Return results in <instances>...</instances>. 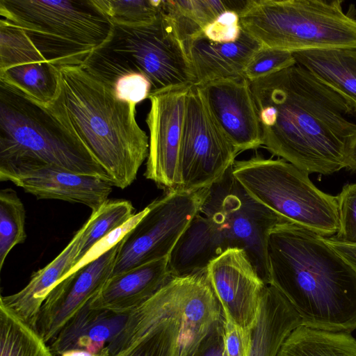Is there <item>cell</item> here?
<instances>
[{"label": "cell", "mask_w": 356, "mask_h": 356, "mask_svg": "<svg viewBox=\"0 0 356 356\" xmlns=\"http://www.w3.org/2000/svg\"><path fill=\"white\" fill-rule=\"evenodd\" d=\"M250 83L270 153L308 175L348 168L356 122L339 95L297 63Z\"/></svg>", "instance_id": "cell-1"}, {"label": "cell", "mask_w": 356, "mask_h": 356, "mask_svg": "<svg viewBox=\"0 0 356 356\" xmlns=\"http://www.w3.org/2000/svg\"><path fill=\"white\" fill-rule=\"evenodd\" d=\"M266 254L269 285L289 300L302 325L356 329V270L323 236L283 221L269 231Z\"/></svg>", "instance_id": "cell-2"}, {"label": "cell", "mask_w": 356, "mask_h": 356, "mask_svg": "<svg viewBox=\"0 0 356 356\" xmlns=\"http://www.w3.org/2000/svg\"><path fill=\"white\" fill-rule=\"evenodd\" d=\"M58 71V92L47 106L87 147L113 186L126 188L149 153V138L137 123L136 105L119 100L111 87L81 65Z\"/></svg>", "instance_id": "cell-3"}, {"label": "cell", "mask_w": 356, "mask_h": 356, "mask_svg": "<svg viewBox=\"0 0 356 356\" xmlns=\"http://www.w3.org/2000/svg\"><path fill=\"white\" fill-rule=\"evenodd\" d=\"M44 165L111 183L87 147L47 106L0 81V170Z\"/></svg>", "instance_id": "cell-4"}, {"label": "cell", "mask_w": 356, "mask_h": 356, "mask_svg": "<svg viewBox=\"0 0 356 356\" xmlns=\"http://www.w3.org/2000/svg\"><path fill=\"white\" fill-rule=\"evenodd\" d=\"M81 66L111 88L124 74H142L152 85L150 95L195 84L185 45L162 6L149 24H113L107 40Z\"/></svg>", "instance_id": "cell-5"}, {"label": "cell", "mask_w": 356, "mask_h": 356, "mask_svg": "<svg viewBox=\"0 0 356 356\" xmlns=\"http://www.w3.org/2000/svg\"><path fill=\"white\" fill-rule=\"evenodd\" d=\"M341 0H248L241 29L263 47L297 51L356 48V17Z\"/></svg>", "instance_id": "cell-6"}, {"label": "cell", "mask_w": 356, "mask_h": 356, "mask_svg": "<svg viewBox=\"0 0 356 356\" xmlns=\"http://www.w3.org/2000/svg\"><path fill=\"white\" fill-rule=\"evenodd\" d=\"M0 15L22 29L57 67L82 65L113 27L95 0H0Z\"/></svg>", "instance_id": "cell-7"}, {"label": "cell", "mask_w": 356, "mask_h": 356, "mask_svg": "<svg viewBox=\"0 0 356 356\" xmlns=\"http://www.w3.org/2000/svg\"><path fill=\"white\" fill-rule=\"evenodd\" d=\"M232 173L248 195L284 220L323 237L337 234L336 196L318 189L307 173L291 163L257 154L236 161Z\"/></svg>", "instance_id": "cell-8"}, {"label": "cell", "mask_w": 356, "mask_h": 356, "mask_svg": "<svg viewBox=\"0 0 356 356\" xmlns=\"http://www.w3.org/2000/svg\"><path fill=\"white\" fill-rule=\"evenodd\" d=\"M200 213L207 217L211 237L222 253L243 249L267 285L270 275L266 244L269 231L286 221L254 200L235 179L230 168L209 188Z\"/></svg>", "instance_id": "cell-9"}, {"label": "cell", "mask_w": 356, "mask_h": 356, "mask_svg": "<svg viewBox=\"0 0 356 356\" xmlns=\"http://www.w3.org/2000/svg\"><path fill=\"white\" fill-rule=\"evenodd\" d=\"M208 194L209 188L170 191L148 204L147 213L121 240L111 277L168 257Z\"/></svg>", "instance_id": "cell-10"}, {"label": "cell", "mask_w": 356, "mask_h": 356, "mask_svg": "<svg viewBox=\"0 0 356 356\" xmlns=\"http://www.w3.org/2000/svg\"><path fill=\"white\" fill-rule=\"evenodd\" d=\"M238 153L213 118L198 87L191 86L180 146L181 191L210 188L224 177Z\"/></svg>", "instance_id": "cell-11"}, {"label": "cell", "mask_w": 356, "mask_h": 356, "mask_svg": "<svg viewBox=\"0 0 356 356\" xmlns=\"http://www.w3.org/2000/svg\"><path fill=\"white\" fill-rule=\"evenodd\" d=\"M187 281L163 286L133 310L108 345L111 356H181Z\"/></svg>", "instance_id": "cell-12"}, {"label": "cell", "mask_w": 356, "mask_h": 356, "mask_svg": "<svg viewBox=\"0 0 356 356\" xmlns=\"http://www.w3.org/2000/svg\"><path fill=\"white\" fill-rule=\"evenodd\" d=\"M191 86L168 89L148 97L149 153L144 176L166 193L181 191L180 146Z\"/></svg>", "instance_id": "cell-13"}, {"label": "cell", "mask_w": 356, "mask_h": 356, "mask_svg": "<svg viewBox=\"0 0 356 356\" xmlns=\"http://www.w3.org/2000/svg\"><path fill=\"white\" fill-rule=\"evenodd\" d=\"M207 273L225 318L250 330L257 321L268 285L246 252L240 248L226 250L209 263Z\"/></svg>", "instance_id": "cell-14"}, {"label": "cell", "mask_w": 356, "mask_h": 356, "mask_svg": "<svg viewBox=\"0 0 356 356\" xmlns=\"http://www.w3.org/2000/svg\"><path fill=\"white\" fill-rule=\"evenodd\" d=\"M120 241L64 277L50 291L40 309L36 328L47 343L101 291L111 277Z\"/></svg>", "instance_id": "cell-15"}, {"label": "cell", "mask_w": 356, "mask_h": 356, "mask_svg": "<svg viewBox=\"0 0 356 356\" xmlns=\"http://www.w3.org/2000/svg\"><path fill=\"white\" fill-rule=\"evenodd\" d=\"M0 180L13 183L37 199L79 203L92 211L108 200L113 190L111 183L99 177L48 165L2 169Z\"/></svg>", "instance_id": "cell-16"}, {"label": "cell", "mask_w": 356, "mask_h": 356, "mask_svg": "<svg viewBox=\"0 0 356 356\" xmlns=\"http://www.w3.org/2000/svg\"><path fill=\"white\" fill-rule=\"evenodd\" d=\"M197 86L213 118L238 152L263 145L257 108L246 78Z\"/></svg>", "instance_id": "cell-17"}, {"label": "cell", "mask_w": 356, "mask_h": 356, "mask_svg": "<svg viewBox=\"0 0 356 356\" xmlns=\"http://www.w3.org/2000/svg\"><path fill=\"white\" fill-rule=\"evenodd\" d=\"M262 45L242 30L233 42L209 40L202 33L186 46L195 86L205 83L245 78V70Z\"/></svg>", "instance_id": "cell-18"}, {"label": "cell", "mask_w": 356, "mask_h": 356, "mask_svg": "<svg viewBox=\"0 0 356 356\" xmlns=\"http://www.w3.org/2000/svg\"><path fill=\"white\" fill-rule=\"evenodd\" d=\"M168 257L111 277L88 302L90 309L129 314L171 278Z\"/></svg>", "instance_id": "cell-19"}, {"label": "cell", "mask_w": 356, "mask_h": 356, "mask_svg": "<svg viewBox=\"0 0 356 356\" xmlns=\"http://www.w3.org/2000/svg\"><path fill=\"white\" fill-rule=\"evenodd\" d=\"M86 226L85 222L51 262L33 273L25 287L15 293L1 296L0 306L36 330L40 311L47 296L75 265Z\"/></svg>", "instance_id": "cell-20"}, {"label": "cell", "mask_w": 356, "mask_h": 356, "mask_svg": "<svg viewBox=\"0 0 356 356\" xmlns=\"http://www.w3.org/2000/svg\"><path fill=\"white\" fill-rule=\"evenodd\" d=\"M129 314L92 309L88 303L48 345L54 354L59 356L72 349L99 352L120 334Z\"/></svg>", "instance_id": "cell-21"}, {"label": "cell", "mask_w": 356, "mask_h": 356, "mask_svg": "<svg viewBox=\"0 0 356 356\" xmlns=\"http://www.w3.org/2000/svg\"><path fill=\"white\" fill-rule=\"evenodd\" d=\"M302 324L289 300L275 286L268 285L257 321L250 330L249 356H277L285 339Z\"/></svg>", "instance_id": "cell-22"}, {"label": "cell", "mask_w": 356, "mask_h": 356, "mask_svg": "<svg viewBox=\"0 0 356 356\" xmlns=\"http://www.w3.org/2000/svg\"><path fill=\"white\" fill-rule=\"evenodd\" d=\"M293 55L297 64L339 95L356 118V48L312 49Z\"/></svg>", "instance_id": "cell-23"}, {"label": "cell", "mask_w": 356, "mask_h": 356, "mask_svg": "<svg viewBox=\"0 0 356 356\" xmlns=\"http://www.w3.org/2000/svg\"><path fill=\"white\" fill-rule=\"evenodd\" d=\"M188 275L183 302L181 356L191 354L212 325L223 316L207 269Z\"/></svg>", "instance_id": "cell-24"}, {"label": "cell", "mask_w": 356, "mask_h": 356, "mask_svg": "<svg viewBox=\"0 0 356 356\" xmlns=\"http://www.w3.org/2000/svg\"><path fill=\"white\" fill-rule=\"evenodd\" d=\"M277 356H356V339L349 332L302 324L285 339Z\"/></svg>", "instance_id": "cell-25"}, {"label": "cell", "mask_w": 356, "mask_h": 356, "mask_svg": "<svg viewBox=\"0 0 356 356\" xmlns=\"http://www.w3.org/2000/svg\"><path fill=\"white\" fill-rule=\"evenodd\" d=\"M245 1H163L162 8L171 19L186 50L204 28L227 10L239 13Z\"/></svg>", "instance_id": "cell-26"}, {"label": "cell", "mask_w": 356, "mask_h": 356, "mask_svg": "<svg viewBox=\"0 0 356 356\" xmlns=\"http://www.w3.org/2000/svg\"><path fill=\"white\" fill-rule=\"evenodd\" d=\"M0 81L48 106L58 92V67L48 61L20 64L0 70Z\"/></svg>", "instance_id": "cell-27"}, {"label": "cell", "mask_w": 356, "mask_h": 356, "mask_svg": "<svg viewBox=\"0 0 356 356\" xmlns=\"http://www.w3.org/2000/svg\"><path fill=\"white\" fill-rule=\"evenodd\" d=\"M0 356H56L37 330L0 306Z\"/></svg>", "instance_id": "cell-28"}, {"label": "cell", "mask_w": 356, "mask_h": 356, "mask_svg": "<svg viewBox=\"0 0 356 356\" xmlns=\"http://www.w3.org/2000/svg\"><path fill=\"white\" fill-rule=\"evenodd\" d=\"M135 214L131 202L125 200H108L97 210L92 211L86 222L87 226L74 266L94 245L126 224Z\"/></svg>", "instance_id": "cell-29"}, {"label": "cell", "mask_w": 356, "mask_h": 356, "mask_svg": "<svg viewBox=\"0 0 356 356\" xmlns=\"http://www.w3.org/2000/svg\"><path fill=\"white\" fill-rule=\"evenodd\" d=\"M26 212L24 204L15 191L10 188L0 191V269L11 250L23 243Z\"/></svg>", "instance_id": "cell-30"}, {"label": "cell", "mask_w": 356, "mask_h": 356, "mask_svg": "<svg viewBox=\"0 0 356 356\" xmlns=\"http://www.w3.org/2000/svg\"><path fill=\"white\" fill-rule=\"evenodd\" d=\"M47 61L24 31L15 24L0 20V70L33 62Z\"/></svg>", "instance_id": "cell-31"}, {"label": "cell", "mask_w": 356, "mask_h": 356, "mask_svg": "<svg viewBox=\"0 0 356 356\" xmlns=\"http://www.w3.org/2000/svg\"><path fill=\"white\" fill-rule=\"evenodd\" d=\"M113 24L138 26L154 22L159 15L162 0H95Z\"/></svg>", "instance_id": "cell-32"}, {"label": "cell", "mask_w": 356, "mask_h": 356, "mask_svg": "<svg viewBox=\"0 0 356 356\" xmlns=\"http://www.w3.org/2000/svg\"><path fill=\"white\" fill-rule=\"evenodd\" d=\"M296 64L292 52L262 46L248 64L244 76L253 81Z\"/></svg>", "instance_id": "cell-33"}, {"label": "cell", "mask_w": 356, "mask_h": 356, "mask_svg": "<svg viewBox=\"0 0 356 356\" xmlns=\"http://www.w3.org/2000/svg\"><path fill=\"white\" fill-rule=\"evenodd\" d=\"M336 197L339 226L332 238L342 243L356 245V183L345 184Z\"/></svg>", "instance_id": "cell-34"}, {"label": "cell", "mask_w": 356, "mask_h": 356, "mask_svg": "<svg viewBox=\"0 0 356 356\" xmlns=\"http://www.w3.org/2000/svg\"><path fill=\"white\" fill-rule=\"evenodd\" d=\"M115 96L120 101L136 105L149 97L152 85L140 73H129L120 76L112 87Z\"/></svg>", "instance_id": "cell-35"}, {"label": "cell", "mask_w": 356, "mask_h": 356, "mask_svg": "<svg viewBox=\"0 0 356 356\" xmlns=\"http://www.w3.org/2000/svg\"><path fill=\"white\" fill-rule=\"evenodd\" d=\"M241 31L238 13L229 10L206 26L202 34L212 42L227 43L236 41Z\"/></svg>", "instance_id": "cell-36"}, {"label": "cell", "mask_w": 356, "mask_h": 356, "mask_svg": "<svg viewBox=\"0 0 356 356\" xmlns=\"http://www.w3.org/2000/svg\"><path fill=\"white\" fill-rule=\"evenodd\" d=\"M147 207H146L145 209L136 213L133 218L123 226L113 231L112 233L99 241L83 257V259L77 264V265L72 269L68 275L83 266V265L88 264V262L97 259L106 251L112 248L117 243H118L124 237V236L128 232H129L140 221L143 216L147 213Z\"/></svg>", "instance_id": "cell-37"}, {"label": "cell", "mask_w": 356, "mask_h": 356, "mask_svg": "<svg viewBox=\"0 0 356 356\" xmlns=\"http://www.w3.org/2000/svg\"><path fill=\"white\" fill-rule=\"evenodd\" d=\"M224 319L223 314L188 356H227L225 344Z\"/></svg>", "instance_id": "cell-38"}, {"label": "cell", "mask_w": 356, "mask_h": 356, "mask_svg": "<svg viewBox=\"0 0 356 356\" xmlns=\"http://www.w3.org/2000/svg\"><path fill=\"white\" fill-rule=\"evenodd\" d=\"M225 350L227 356H249L251 332L224 319Z\"/></svg>", "instance_id": "cell-39"}, {"label": "cell", "mask_w": 356, "mask_h": 356, "mask_svg": "<svg viewBox=\"0 0 356 356\" xmlns=\"http://www.w3.org/2000/svg\"><path fill=\"white\" fill-rule=\"evenodd\" d=\"M325 241L356 270V245L347 244L332 237H323Z\"/></svg>", "instance_id": "cell-40"}, {"label": "cell", "mask_w": 356, "mask_h": 356, "mask_svg": "<svg viewBox=\"0 0 356 356\" xmlns=\"http://www.w3.org/2000/svg\"><path fill=\"white\" fill-rule=\"evenodd\" d=\"M60 356H111L110 350L106 346L102 350L92 353L83 349H72L63 353Z\"/></svg>", "instance_id": "cell-41"}, {"label": "cell", "mask_w": 356, "mask_h": 356, "mask_svg": "<svg viewBox=\"0 0 356 356\" xmlns=\"http://www.w3.org/2000/svg\"><path fill=\"white\" fill-rule=\"evenodd\" d=\"M347 169L350 170L353 172H356V139L353 145L349 154L348 165Z\"/></svg>", "instance_id": "cell-42"}]
</instances>
